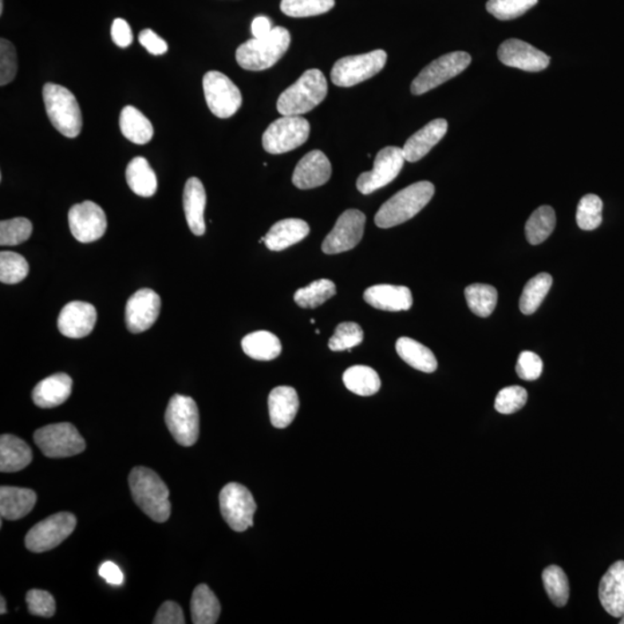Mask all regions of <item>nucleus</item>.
<instances>
[{"mask_svg": "<svg viewBox=\"0 0 624 624\" xmlns=\"http://www.w3.org/2000/svg\"><path fill=\"white\" fill-rule=\"evenodd\" d=\"M133 501L142 512L156 523H164L171 517L169 489L161 477L148 468H134L129 476Z\"/></svg>", "mask_w": 624, "mask_h": 624, "instance_id": "obj_1", "label": "nucleus"}, {"mask_svg": "<svg viewBox=\"0 0 624 624\" xmlns=\"http://www.w3.org/2000/svg\"><path fill=\"white\" fill-rule=\"evenodd\" d=\"M435 187L430 181H422L401 190L382 205L375 216V223L386 229L406 223L422 211L432 200Z\"/></svg>", "mask_w": 624, "mask_h": 624, "instance_id": "obj_2", "label": "nucleus"}, {"mask_svg": "<svg viewBox=\"0 0 624 624\" xmlns=\"http://www.w3.org/2000/svg\"><path fill=\"white\" fill-rule=\"evenodd\" d=\"M327 95V81L317 69L306 71L294 85L280 95L276 109L282 116H299L321 105Z\"/></svg>", "mask_w": 624, "mask_h": 624, "instance_id": "obj_3", "label": "nucleus"}, {"mask_svg": "<svg viewBox=\"0 0 624 624\" xmlns=\"http://www.w3.org/2000/svg\"><path fill=\"white\" fill-rule=\"evenodd\" d=\"M291 41L290 31L283 27H274L266 38H254L237 47L236 61L248 71L270 69L286 54Z\"/></svg>", "mask_w": 624, "mask_h": 624, "instance_id": "obj_4", "label": "nucleus"}, {"mask_svg": "<svg viewBox=\"0 0 624 624\" xmlns=\"http://www.w3.org/2000/svg\"><path fill=\"white\" fill-rule=\"evenodd\" d=\"M47 117L55 129L66 138H77L82 129V116L76 97L61 85L47 84L43 87Z\"/></svg>", "mask_w": 624, "mask_h": 624, "instance_id": "obj_5", "label": "nucleus"}, {"mask_svg": "<svg viewBox=\"0 0 624 624\" xmlns=\"http://www.w3.org/2000/svg\"><path fill=\"white\" fill-rule=\"evenodd\" d=\"M165 425L177 443L181 446L196 444L199 437V410L192 398L175 394L165 410Z\"/></svg>", "mask_w": 624, "mask_h": 624, "instance_id": "obj_6", "label": "nucleus"}, {"mask_svg": "<svg viewBox=\"0 0 624 624\" xmlns=\"http://www.w3.org/2000/svg\"><path fill=\"white\" fill-rule=\"evenodd\" d=\"M386 59L388 55L381 49L358 55V56L341 58L332 69L331 80L339 87L361 84L381 72L384 69Z\"/></svg>", "mask_w": 624, "mask_h": 624, "instance_id": "obj_7", "label": "nucleus"}, {"mask_svg": "<svg viewBox=\"0 0 624 624\" xmlns=\"http://www.w3.org/2000/svg\"><path fill=\"white\" fill-rule=\"evenodd\" d=\"M35 443L47 458L77 456L86 449V442L76 426L69 422L43 426L34 434Z\"/></svg>", "mask_w": 624, "mask_h": 624, "instance_id": "obj_8", "label": "nucleus"}, {"mask_svg": "<svg viewBox=\"0 0 624 624\" xmlns=\"http://www.w3.org/2000/svg\"><path fill=\"white\" fill-rule=\"evenodd\" d=\"M310 124L306 118L283 116L268 126L263 134V148L270 154L293 151L308 140Z\"/></svg>", "mask_w": 624, "mask_h": 624, "instance_id": "obj_9", "label": "nucleus"}, {"mask_svg": "<svg viewBox=\"0 0 624 624\" xmlns=\"http://www.w3.org/2000/svg\"><path fill=\"white\" fill-rule=\"evenodd\" d=\"M472 58L465 51H454L446 54L444 56L437 58L430 63L424 70L418 73L410 85V92L413 95H422L436 87L449 81L450 79L457 77L464 72L471 64Z\"/></svg>", "mask_w": 624, "mask_h": 624, "instance_id": "obj_10", "label": "nucleus"}, {"mask_svg": "<svg viewBox=\"0 0 624 624\" xmlns=\"http://www.w3.org/2000/svg\"><path fill=\"white\" fill-rule=\"evenodd\" d=\"M219 500L221 513L232 530L244 532L254 525L257 504L244 485L236 483L224 485Z\"/></svg>", "mask_w": 624, "mask_h": 624, "instance_id": "obj_11", "label": "nucleus"}, {"mask_svg": "<svg viewBox=\"0 0 624 624\" xmlns=\"http://www.w3.org/2000/svg\"><path fill=\"white\" fill-rule=\"evenodd\" d=\"M76 527L77 519L73 513L59 512L47 517L27 533L26 547L33 552L51 551L69 538Z\"/></svg>", "mask_w": 624, "mask_h": 624, "instance_id": "obj_12", "label": "nucleus"}, {"mask_svg": "<svg viewBox=\"0 0 624 624\" xmlns=\"http://www.w3.org/2000/svg\"><path fill=\"white\" fill-rule=\"evenodd\" d=\"M205 100L209 110L219 118H231L242 105L239 87L223 73L209 71L203 79Z\"/></svg>", "mask_w": 624, "mask_h": 624, "instance_id": "obj_13", "label": "nucleus"}, {"mask_svg": "<svg viewBox=\"0 0 624 624\" xmlns=\"http://www.w3.org/2000/svg\"><path fill=\"white\" fill-rule=\"evenodd\" d=\"M402 148L389 146L378 152L371 172L361 173L357 181V188L362 195H370L377 190L384 188L394 179H397L405 164Z\"/></svg>", "mask_w": 624, "mask_h": 624, "instance_id": "obj_14", "label": "nucleus"}, {"mask_svg": "<svg viewBox=\"0 0 624 624\" xmlns=\"http://www.w3.org/2000/svg\"><path fill=\"white\" fill-rule=\"evenodd\" d=\"M366 215L358 209L343 212L335 226L323 242V251L327 255H337L351 250L358 246L365 232Z\"/></svg>", "mask_w": 624, "mask_h": 624, "instance_id": "obj_15", "label": "nucleus"}, {"mask_svg": "<svg viewBox=\"0 0 624 624\" xmlns=\"http://www.w3.org/2000/svg\"><path fill=\"white\" fill-rule=\"evenodd\" d=\"M69 224L74 239L81 243L100 240L108 227L104 209L90 200L70 208Z\"/></svg>", "mask_w": 624, "mask_h": 624, "instance_id": "obj_16", "label": "nucleus"}, {"mask_svg": "<svg viewBox=\"0 0 624 624\" xmlns=\"http://www.w3.org/2000/svg\"><path fill=\"white\" fill-rule=\"evenodd\" d=\"M161 311L160 296L148 288L136 291L125 308V323L131 333L151 329Z\"/></svg>", "mask_w": 624, "mask_h": 624, "instance_id": "obj_17", "label": "nucleus"}, {"mask_svg": "<svg viewBox=\"0 0 624 624\" xmlns=\"http://www.w3.org/2000/svg\"><path fill=\"white\" fill-rule=\"evenodd\" d=\"M497 56L504 65L527 72H540L546 70L551 63L548 55L517 38L507 39L502 43Z\"/></svg>", "mask_w": 624, "mask_h": 624, "instance_id": "obj_18", "label": "nucleus"}, {"mask_svg": "<svg viewBox=\"0 0 624 624\" xmlns=\"http://www.w3.org/2000/svg\"><path fill=\"white\" fill-rule=\"evenodd\" d=\"M97 312L90 303L73 301L67 303L58 316V329L71 339H81L92 333L97 324Z\"/></svg>", "mask_w": 624, "mask_h": 624, "instance_id": "obj_19", "label": "nucleus"}, {"mask_svg": "<svg viewBox=\"0 0 624 624\" xmlns=\"http://www.w3.org/2000/svg\"><path fill=\"white\" fill-rule=\"evenodd\" d=\"M332 165L322 151H311L304 156L296 165L293 184L301 190L322 187L331 179Z\"/></svg>", "mask_w": 624, "mask_h": 624, "instance_id": "obj_20", "label": "nucleus"}, {"mask_svg": "<svg viewBox=\"0 0 624 624\" xmlns=\"http://www.w3.org/2000/svg\"><path fill=\"white\" fill-rule=\"evenodd\" d=\"M599 599L608 614L621 618L624 610V561L611 564L600 580Z\"/></svg>", "mask_w": 624, "mask_h": 624, "instance_id": "obj_21", "label": "nucleus"}, {"mask_svg": "<svg viewBox=\"0 0 624 624\" xmlns=\"http://www.w3.org/2000/svg\"><path fill=\"white\" fill-rule=\"evenodd\" d=\"M448 132V122L443 118L432 121L425 128L418 130L409 140L406 141L404 148L405 159L407 162H417L425 157L435 146L443 139Z\"/></svg>", "mask_w": 624, "mask_h": 624, "instance_id": "obj_22", "label": "nucleus"}, {"mask_svg": "<svg viewBox=\"0 0 624 624\" xmlns=\"http://www.w3.org/2000/svg\"><path fill=\"white\" fill-rule=\"evenodd\" d=\"M366 302L378 310L406 311L413 306L412 291L405 286L376 284L365 291Z\"/></svg>", "mask_w": 624, "mask_h": 624, "instance_id": "obj_23", "label": "nucleus"}, {"mask_svg": "<svg viewBox=\"0 0 624 624\" xmlns=\"http://www.w3.org/2000/svg\"><path fill=\"white\" fill-rule=\"evenodd\" d=\"M72 393V378L64 373L51 375L39 382L31 398L39 409H54L64 404Z\"/></svg>", "mask_w": 624, "mask_h": 624, "instance_id": "obj_24", "label": "nucleus"}, {"mask_svg": "<svg viewBox=\"0 0 624 624\" xmlns=\"http://www.w3.org/2000/svg\"><path fill=\"white\" fill-rule=\"evenodd\" d=\"M183 207L190 231L197 236L204 235L207 232L204 218L205 207H207V191H205L201 181L197 177H191L185 183Z\"/></svg>", "mask_w": 624, "mask_h": 624, "instance_id": "obj_25", "label": "nucleus"}, {"mask_svg": "<svg viewBox=\"0 0 624 624\" xmlns=\"http://www.w3.org/2000/svg\"><path fill=\"white\" fill-rule=\"evenodd\" d=\"M299 407L298 392L291 386H278L268 396V412L275 428H287L294 421Z\"/></svg>", "mask_w": 624, "mask_h": 624, "instance_id": "obj_26", "label": "nucleus"}, {"mask_svg": "<svg viewBox=\"0 0 624 624\" xmlns=\"http://www.w3.org/2000/svg\"><path fill=\"white\" fill-rule=\"evenodd\" d=\"M309 224L301 219H284L272 226L264 237V243L271 251H282L284 249L301 242L309 235Z\"/></svg>", "mask_w": 624, "mask_h": 624, "instance_id": "obj_27", "label": "nucleus"}, {"mask_svg": "<svg viewBox=\"0 0 624 624\" xmlns=\"http://www.w3.org/2000/svg\"><path fill=\"white\" fill-rule=\"evenodd\" d=\"M37 500V493L31 489L3 485L0 488V515L6 520L21 519L33 510Z\"/></svg>", "mask_w": 624, "mask_h": 624, "instance_id": "obj_28", "label": "nucleus"}, {"mask_svg": "<svg viewBox=\"0 0 624 624\" xmlns=\"http://www.w3.org/2000/svg\"><path fill=\"white\" fill-rule=\"evenodd\" d=\"M33 460L30 446L14 435L0 437V471L14 473L26 468Z\"/></svg>", "mask_w": 624, "mask_h": 624, "instance_id": "obj_29", "label": "nucleus"}, {"mask_svg": "<svg viewBox=\"0 0 624 624\" xmlns=\"http://www.w3.org/2000/svg\"><path fill=\"white\" fill-rule=\"evenodd\" d=\"M120 128L126 139L137 145L152 140L154 128L148 118L132 105H126L120 116Z\"/></svg>", "mask_w": 624, "mask_h": 624, "instance_id": "obj_30", "label": "nucleus"}, {"mask_svg": "<svg viewBox=\"0 0 624 624\" xmlns=\"http://www.w3.org/2000/svg\"><path fill=\"white\" fill-rule=\"evenodd\" d=\"M396 350L399 357L414 369L426 374H432L437 369V359L433 351L414 339L399 338Z\"/></svg>", "mask_w": 624, "mask_h": 624, "instance_id": "obj_31", "label": "nucleus"}, {"mask_svg": "<svg viewBox=\"0 0 624 624\" xmlns=\"http://www.w3.org/2000/svg\"><path fill=\"white\" fill-rule=\"evenodd\" d=\"M125 175L130 189L136 195L145 197V198L156 195L157 189L156 175L145 157H134L128 164Z\"/></svg>", "mask_w": 624, "mask_h": 624, "instance_id": "obj_32", "label": "nucleus"}, {"mask_svg": "<svg viewBox=\"0 0 624 624\" xmlns=\"http://www.w3.org/2000/svg\"><path fill=\"white\" fill-rule=\"evenodd\" d=\"M244 353L258 361H271L282 354V346L279 338L268 331H257L243 338Z\"/></svg>", "mask_w": 624, "mask_h": 624, "instance_id": "obj_33", "label": "nucleus"}, {"mask_svg": "<svg viewBox=\"0 0 624 624\" xmlns=\"http://www.w3.org/2000/svg\"><path fill=\"white\" fill-rule=\"evenodd\" d=\"M221 606L218 598L205 584L195 588L191 599L192 622L195 624H215L218 622Z\"/></svg>", "mask_w": 624, "mask_h": 624, "instance_id": "obj_34", "label": "nucleus"}, {"mask_svg": "<svg viewBox=\"0 0 624 624\" xmlns=\"http://www.w3.org/2000/svg\"><path fill=\"white\" fill-rule=\"evenodd\" d=\"M342 381L346 388L358 396H374L381 389L378 374L367 366L350 367L343 374Z\"/></svg>", "mask_w": 624, "mask_h": 624, "instance_id": "obj_35", "label": "nucleus"}, {"mask_svg": "<svg viewBox=\"0 0 624 624\" xmlns=\"http://www.w3.org/2000/svg\"><path fill=\"white\" fill-rule=\"evenodd\" d=\"M556 216L551 207H541L532 213L525 226V234L532 246L544 242L554 232Z\"/></svg>", "mask_w": 624, "mask_h": 624, "instance_id": "obj_36", "label": "nucleus"}, {"mask_svg": "<svg viewBox=\"0 0 624 624\" xmlns=\"http://www.w3.org/2000/svg\"><path fill=\"white\" fill-rule=\"evenodd\" d=\"M465 298L473 314L485 318L495 310L499 294L491 284L473 283L466 288Z\"/></svg>", "mask_w": 624, "mask_h": 624, "instance_id": "obj_37", "label": "nucleus"}, {"mask_svg": "<svg viewBox=\"0 0 624 624\" xmlns=\"http://www.w3.org/2000/svg\"><path fill=\"white\" fill-rule=\"evenodd\" d=\"M552 278L551 274H540L525 284L519 299L520 311L524 315L535 314L541 303L551 291Z\"/></svg>", "mask_w": 624, "mask_h": 624, "instance_id": "obj_38", "label": "nucleus"}, {"mask_svg": "<svg viewBox=\"0 0 624 624\" xmlns=\"http://www.w3.org/2000/svg\"><path fill=\"white\" fill-rule=\"evenodd\" d=\"M335 293H337V288H335L334 282L331 280L321 279L296 291L294 301L304 309H314V308L322 306L327 299L333 298Z\"/></svg>", "mask_w": 624, "mask_h": 624, "instance_id": "obj_39", "label": "nucleus"}, {"mask_svg": "<svg viewBox=\"0 0 624 624\" xmlns=\"http://www.w3.org/2000/svg\"><path fill=\"white\" fill-rule=\"evenodd\" d=\"M543 582L552 605L566 606L570 595V586H569L566 572L558 566L548 567L543 572Z\"/></svg>", "mask_w": 624, "mask_h": 624, "instance_id": "obj_40", "label": "nucleus"}, {"mask_svg": "<svg viewBox=\"0 0 624 624\" xmlns=\"http://www.w3.org/2000/svg\"><path fill=\"white\" fill-rule=\"evenodd\" d=\"M30 266L21 255L13 251L0 254V282L6 284L21 282L29 275Z\"/></svg>", "mask_w": 624, "mask_h": 624, "instance_id": "obj_41", "label": "nucleus"}, {"mask_svg": "<svg viewBox=\"0 0 624 624\" xmlns=\"http://www.w3.org/2000/svg\"><path fill=\"white\" fill-rule=\"evenodd\" d=\"M334 4V0H282L280 9L288 17L308 18L326 13Z\"/></svg>", "mask_w": 624, "mask_h": 624, "instance_id": "obj_42", "label": "nucleus"}, {"mask_svg": "<svg viewBox=\"0 0 624 624\" xmlns=\"http://www.w3.org/2000/svg\"><path fill=\"white\" fill-rule=\"evenodd\" d=\"M603 200L596 195H586L579 200L576 221L583 231H594L603 223Z\"/></svg>", "mask_w": 624, "mask_h": 624, "instance_id": "obj_43", "label": "nucleus"}, {"mask_svg": "<svg viewBox=\"0 0 624 624\" xmlns=\"http://www.w3.org/2000/svg\"><path fill=\"white\" fill-rule=\"evenodd\" d=\"M31 232H33V224L29 219L3 220L0 223V246H19L30 239Z\"/></svg>", "mask_w": 624, "mask_h": 624, "instance_id": "obj_44", "label": "nucleus"}, {"mask_svg": "<svg viewBox=\"0 0 624 624\" xmlns=\"http://www.w3.org/2000/svg\"><path fill=\"white\" fill-rule=\"evenodd\" d=\"M538 0H488L487 11L501 21L521 17L535 7Z\"/></svg>", "mask_w": 624, "mask_h": 624, "instance_id": "obj_45", "label": "nucleus"}, {"mask_svg": "<svg viewBox=\"0 0 624 624\" xmlns=\"http://www.w3.org/2000/svg\"><path fill=\"white\" fill-rule=\"evenodd\" d=\"M362 327L357 323L346 322L339 324L334 334L329 342V347L333 351L350 350L363 342Z\"/></svg>", "mask_w": 624, "mask_h": 624, "instance_id": "obj_46", "label": "nucleus"}, {"mask_svg": "<svg viewBox=\"0 0 624 624\" xmlns=\"http://www.w3.org/2000/svg\"><path fill=\"white\" fill-rule=\"evenodd\" d=\"M527 402V391L521 386L512 385L502 389L495 399V409L501 414L519 412Z\"/></svg>", "mask_w": 624, "mask_h": 624, "instance_id": "obj_47", "label": "nucleus"}, {"mask_svg": "<svg viewBox=\"0 0 624 624\" xmlns=\"http://www.w3.org/2000/svg\"><path fill=\"white\" fill-rule=\"evenodd\" d=\"M18 72V57L15 47L5 38L0 39V86L14 80Z\"/></svg>", "mask_w": 624, "mask_h": 624, "instance_id": "obj_48", "label": "nucleus"}, {"mask_svg": "<svg viewBox=\"0 0 624 624\" xmlns=\"http://www.w3.org/2000/svg\"><path fill=\"white\" fill-rule=\"evenodd\" d=\"M26 602L31 615L53 618L56 613V602L49 592L30 590L26 595Z\"/></svg>", "mask_w": 624, "mask_h": 624, "instance_id": "obj_49", "label": "nucleus"}, {"mask_svg": "<svg viewBox=\"0 0 624 624\" xmlns=\"http://www.w3.org/2000/svg\"><path fill=\"white\" fill-rule=\"evenodd\" d=\"M544 370L543 359L538 354L530 350L521 351L519 362H517V375L524 381H535L541 376Z\"/></svg>", "mask_w": 624, "mask_h": 624, "instance_id": "obj_50", "label": "nucleus"}, {"mask_svg": "<svg viewBox=\"0 0 624 624\" xmlns=\"http://www.w3.org/2000/svg\"><path fill=\"white\" fill-rule=\"evenodd\" d=\"M154 624H184L183 611L179 603L165 602L162 603L153 621Z\"/></svg>", "mask_w": 624, "mask_h": 624, "instance_id": "obj_51", "label": "nucleus"}, {"mask_svg": "<svg viewBox=\"0 0 624 624\" xmlns=\"http://www.w3.org/2000/svg\"><path fill=\"white\" fill-rule=\"evenodd\" d=\"M139 42L154 56H160V55L167 53V43L152 30H142L139 34Z\"/></svg>", "mask_w": 624, "mask_h": 624, "instance_id": "obj_52", "label": "nucleus"}, {"mask_svg": "<svg viewBox=\"0 0 624 624\" xmlns=\"http://www.w3.org/2000/svg\"><path fill=\"white\" fill-rule=\"evenodd\" d=\"M112 38L114 45L120 47L131 46L133 41L131 27L123 19L114 20L112 27Z\"/></svg>", "mask_w": 624, "mask_h": 624, "instance_id": "obj_53", "label": "nucleus"}, {"mask_svg": "<svg viewBox=\"0 0 624 624\" xmlns=\"http://www.w3.org/2000/svg\"><path fill=\"white\" fill-rule=\"evenodd\" d=\"M98 575H100L106 583L112 584V586H120L124 582L123 572H122L120 567L110 562V561L102 564L100 569H98Z\"/></svg>", "mask_w": 624, "mask_h": 624, "instance_id": "obj_54", "label": "nucleus"}, {"mask_svg": "<svg viewBox=\"0 0 624 624\" xmlns=\"http://www.w3.org/2000/svg\"><path fill=\"white\" fill-rule=\"evenodd\" d=\"M271 20L264 15H259L252 21L251 31L255 38H266L272 31Z\"/></svg>", "mask_w": 624, "mask_h": 624, "instance_id": "obj_55", "label": "nucleus"}, {"mask_svg": "<svg viewBox=\"0 0 624 624\" xmlns=\"http://www.w3.org/2000/svg\"><path fill=\"white\" fill-rule=\"evenodd\" d=\"M0 605H2V608H0V614L4 615L6 613V602L4 596L0 598Z\"/></svg>", "mask_w": 624, "mask_h": 624, "instance_id": "obj_56", "label": "nucleus"}, {"mask_svg": "<svg viewBox=\"0 0 624 624\" xmlns=\"http://www.w3.org/2000/svg\"><path fill=\"white\" fill-rule=\"evenodd\" d=\"M4 0H0V14H3Z\"/></svg>", "mask_w": 624, "mask_h": 624, "instance_id": "obj_57", "label": "nucleus"}, {"mask_svg": "<svg viewBox=\"0 0 624 624\" xmlns=\"http://www.w3.org/2000/svg\"><path fill=\"white\" fill-rule=\"evenodd\" d=\"M620 619H621V620H620V623L624 624V610H623V613L621 615V618H620Z\"/></svg>", "mask_w": 624, "mask_h": 624, "instance_id": "obj_58", "label": "nucleus"}]
</instances>
